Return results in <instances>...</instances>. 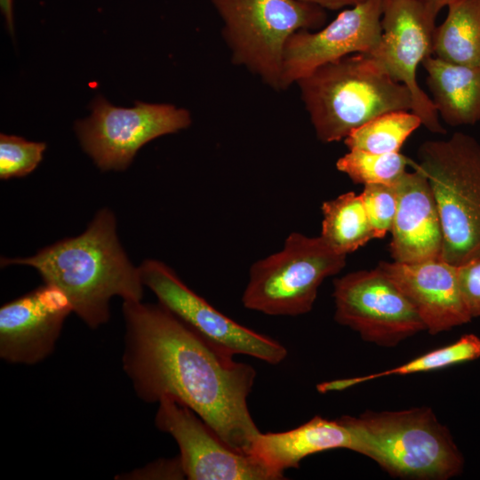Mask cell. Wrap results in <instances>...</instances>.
I'll list each match as a JSON object with an SVG mask.
<instances>
[{"instance_id":"1","label":"cell","mask_w":480,"mask_h":480,"mask_svg":"<svg viewBox=\"0 0 480 480\" xmlns=\"http://www.w3.org/2000/svg\"><path fill=\"white\" fill-rule=\"evenodd\" d=\"M123 370L137 396H171L227 444L251 453L261 433L248 408L256 372L210 344L160 303L124 300Z\"/></svg>"},{"instance_id":"2","label":"cell","mask_w":480,"mask_h":480,"mask_svg":"<svg viewBox=\"0 0 480 480\" xmlns=\"http://www.w3.org/2000/svg\"><path fill=\"white\" fill-rule=\"evenodd\" d=\"M24 265L35 268L44 283L59 287L73 311L92 329L110 317L113 297L140 301L143 283L139 268L128 259L116 233L114 213L99 211L84 232L62 239L26 258H2L1 267Z\"/></svg>"},{"instance_id":"3","label":"cell","mask_w":480,"mask_h":480,"mask_svg":"<svg viewBox=\"0 0 480 480\" xmlns=\"http://www.w3.org/2000/svg\"><path fill=\"white\" fill-rule=\"evenodd\" d=\"M297 84L316 135L324 143L344 140L384 113L412 108L407 87L365 53L327 63Z\"/></svg>"},{"instance_id":"4","label":"cell","mask_w":480,"mask_h":480,"mask_svg":"<svg viewBox=\"0 0 480 480\" xmlns=\"http://www.w3.org/2000/svg\"><path fill=\"white\" fill-rule=\"evenodd\" d=\"M346 418L357 436V452L393 477L448 480L463 471L462 453L430 407L366 411Z\"/></svg>"},{"instance_id":"5","label":"cell","mask_w":480,"mask_h":480,"mask_svg":"<svg viewBox=\"0 0 480 480\" xmlns=\"http://www.w3.org/2000/svg\"><path fill=\"white\" fill-rule=\"evenodd\" d=\"M414 164L431 187L443 230L441 259L454 266L480 255V143L455 132L427 140Z\"/></svg>"},{"instance_id":"6","label":"cell","mask_w":480,"mask_h":480,"mask_svg":"<svg viewBox=\"0 0 480 480\" xmlns=\"http://www.w3.org/2000/svg\"><path fill=\"white\" fill-rule=\"evenodd\" d=\"M222 21L231 60L276 91L289 38L324 26V8L303 0H210Z\"/></svg>"},{"instance_id":"7","label":"cell","mask_w":480,"mask_h":480,"mask_svg":"<svg viewBox=\"0 0 480 480\" xmlns=\"http://www.w3.org/2000/svg\"><path fill=\"white\" fill-rule=\"evenodd\" d=\"M346 257L321 236L291 233L281 251L253 263L243 304L269 316L307 314L323 281L342 270Z\"/></svg>"},{"instance_id":"8","label":"cell","mask_w":480,"mask_h":480,"mask_svg":"<svg viewBox=\"0 0 480 480\" xmlns=\"http://www.w3.org/2000/svg\"><path fill=\"white\" fill-rule=\"evenodd\" d=\"M91 108L90 117L76 122L75 130L83 149L102 171L125 170L143 145L191 124L189 112L172 104L139 101L126 108L98 96Z\"/></svg>"},{"instance_id":"9","label":"cell","mask_w":480,"mask_h":480,"mask_svg":"<svg viewBox=\"0 0 480 480\" xmlns=\"http://www.w3.org/2000/svg\"><path fill=\"white\" fill-rule=\"evenodd\" d=\"M143 285L158 303L217 348L231 355H245L270 364L282 363L287 350L277 340L228 317L193 292L166 264L146 260L139 267Z\"/></svg>"},{"instance_id":"10","label":"cell","mask_w":480,"mask_h":480,"mask_svg":"<svg viewBox=\"0 0 480 480\" xmlns=\"http://www.w3.org/2000/svg\"><path fill=\"white\" fill-rule=\"evenodd\" d=\"M335 321L367 342L393 348L426 327L398 287L377 267L333 282Z\"/></svg>"},{"instance_id":"11","label":"cell","mask_w":480,"mask_h":480,"mask_svg":"<svg viewBox=\"0 0 480 480\" xmlns=\"http://www.w3.org/2000/svg\"><path fill=\"white\" fill-rule=\"evenodd\" d=\"M437 12L420 0H383L381 37L370 54L395 81L405 85L412 111L429 132L444 134L445 129L433 100L420 87L417 69L433 56V34Z\"/></svg>"},{"instance_id":"12","label":"cell","mask_w":480,"mask_h":480,"mask_svg":"<svg viewBox=\"0 0 480 480\" xmlns=\"http://www.w3.org/2000/svg\"><path fill=\"white\" fill-rule=\"evenodd\" d=\"M156 428L176 441L189 480H278L276 474L252 453L227 444L194 411L171 396L158 402Z\"/></svg>"},{"instance_id":"13","label":"cell","mask_w":480,"mask_h":480,"mask_svg":"<svg viewBox=\"0 0 480 480\" xmlns=\"http://www.w3.org/2000/svg\"><path fill=\"white\" fill-rule=\"evenodd\" d=\"M382 9L383 0H367L342 11L317 31L294 33L284 48L283 90L327 63L354 53H372L381 37Z\"/></svg>"},{"instance_id":"14","label":"cell","mask_w":480,"mask_h":480,"mask_svg":"<svg viewBox=\"0 0 480 480\" xmlns=\"http://www.w3.org/2000/svg\"><path fill=\"white\" fill-rule=\"evenodd\" d=\"M72 304L56 285H43L4 304L0 308V357L32 365L54 350Z\"/></svg>"},{"instance_id":"15","label":"cell","mask_w":480,"mask_h":480,"mask_svg":"<svg viewBox=\"0 0 480 480\" xmlns=\"http://www.w3.org/2000/svg\"><path fill=\"white\" fill-rule=\"evenodd\" d=\"M377 268L409 300L430 334L471 321L460 291L456 266L439 258L414 263L380 261Z\"/></svg>"},{"instance_id":"16","label":"cell","mask_w":480,"mask_h":480,"mask_svg":"<svg viewBox=\"0 0 480 480\" xmlns=\"http://www.w3.org/2000/svg\"><path fill=\"white\" fill-rule=\"evenodd\" d=\"M397 182V209L390 229L394 261L420 262L441 258L443 230L437 205L425 174L411 161Z\"/></svg>"},{"instance_id":"17","label":"cell","mask_w":480,"mask_h":480,"mask_svg":"<svg viewBox=\"0 0 480 480\" xmlns=\"http://www.w3.org/2000/svg\"><path fill=\"white\" fill-rule=\"evenodd\" d=\"M357 436L346 415L335 420L315 416L304 424L283 432L260 433L251 453L284 477L304 458L324 451L348 449L357 452Z\"/></svg>"},{"instance_id":"18","label":"cell","mask_w":480,"mask_h":480,"mask_svg":"<svg viewBox=\"0 0 480 480\" xmlns=\"http://www.w3.org/2000/svg\"><path fill=\"white\" fill-rule=\"evenodd\" d=\"M439 117L450 126L480 121V68L429 56L422 62Z\"/></svg>"},{"instance_id":"19","label":"cell","mask_w":480,"mask_h":480,"mask_svg":"<svg viewBox=\"0 0 480 480\" xmlns=\"http://www.w3.org/2000/svg\"><path fill=\"white\" fill-rule=\"evenodd\" d=\"M433 34V55L480 68V0H452Z\"/></svg>"},{"instance_id":"20","label":"cell","mask_w":480,"mask_h":480,"mask_svg":"<svg viewBox=\"0 0 480 480\" xmlns=\"http://www.w3.org/2000/svg\"><path fill=\"white\" fill-rule=\"evenodd\" d=\"M321 237L335 252L348 255L376 238L361 195L348 192L325 201Z\"/></svg>"},{"instance_id":"21","label":"cell","mask_w":480,"mask_h":480,"mask_svg":"<svg viewBox=\"0 0 480 480\" xmlns=\"http://www.w3.org/2000/svg\"><path fill=\"white\" fill-rule=\"evenodd\" d=\"M480 357V338L473 333L461 336L454 343L420 356L404 364L361 377L335 380L317 385L321 393L343 390L352 386L390 375H406L440 370Z\"/></svg>"},{"instance_id":"22","label":"cell","mask_w":480,"mask_h":480,"mask_svg":"<svg viewBox=\"0 0 480 480\" xmlns=\"http://www.w3.org/2000/svg\"><path fill=\"white\" fill-rule=\"evenodd\" d=\"M420 125V118L411 110L384 113L352 131L344 143L349 149L374 154L400 152L408 137Z\"/></svg>"},{"instance_id":"23","label":"cell","mask_w":480,"mask_h":480,"mask_svg":"<svg viewBox=\"0 0 480 480\" xmlns=\"http://www.w3.org/2000/svg\"><path fill=\"white\" fill-rule=\"evenodd\" d=\"M410 163L411 160L400 152L374 154L349 149L337 160L336 168L355 184L396 186Z\"/></svg>"},{"instance_id":"24","label":"cell","mask_w":480,"mask_h":480,"mask_svg":"<svg viewBox=\"0 0 480 480\" xmlns=\"http://www.w3.org/2000/svg\"><path fill=\"white\" fill-rule=\"evenodd\" d=\"M46 144L21 137L0 135V178L24 177L33 172L43 158Z\"/></svg>"},{"instance_id":"25","label":"cell","mask_w":480,"mask_h":480,"mask_svg":"<svg viewBox=\"0 0 480 480\" xmlns=\"http://www.w3.org/2000/svg\"><path fill=\"white\" fill-rule=\"evenodd\" d=\"M396 186L369 184L360 194L376 238L385 236L391 229L397 209Z\"/></svg>"},{"instance_id":"26","label":"cell","mask_w":480,"mask_h":480,"mask_svg":"<svg viewBox=\"0 0 480 480\" xmlns=\"http://www.w3.org/2000/svg\"><path fill=\"white\" fill-rule=\"evenodd\" d=\"M457 267V279L467 309L480 317V255Z\"/></svg>"},{"instance_id":"27","label":"cell","mask_w":480,"mask_h":480,"mask_svg":"<svg viewBox=\"0 0 480 480\" xmlns=\"http://www.w3.org/2000/svg\"><path fill=\"white\" fill-rule=\"evenodd\" d=\"M183 479L186 478L180 457L161 459L145 467L127 472L118 479Z\"/></svg>"},{"instance_id":"28","label":"cell","mask_w":480,"mask_h":480,"mask_svg":"<svg viewBox=\"0 0 480 480\" xmlns=\"http://www.w3.org/2000/svg\"><path fill=\"white\" fill-rule=\"evenodd\" d=\"M328 10H338L346 6H354L367 0H303Z\"/></svg>"},{"instance_id":"29","label":"cell","mask_w":480,"mask_h":480,"mask_svg":"<svg viewBox=\"0 0 480 480\" xmlns=\"http://www.w3.org/2000/svg\"><path fill=\"white\" fill-rule=\"evenodd\" d=\"M0 7L2 10V13L5 19L8 30L12 35L13 34L12 0H0Z\"/></svg>"},{"instance_id":"30","label":"cell","mask_w":480,"mask_h":480,"mask_svg":"<svg viewBox=\"0 0 480 480\" xmlns=\"http://www.w3.org/2000/svg\"><path fill=\"white\" fill-rule=\"evenodd\" d=\"M426 4L429 5L437 13L452 1V0H420Z\"/></svg>"}]
</instances>
